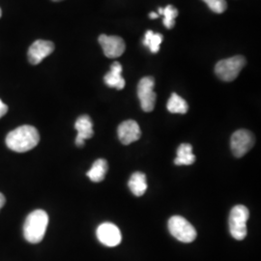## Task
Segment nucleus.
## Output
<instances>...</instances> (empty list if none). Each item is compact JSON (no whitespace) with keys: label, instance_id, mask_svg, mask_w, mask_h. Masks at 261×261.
Here are the masks:
<instances>
[{"label":"nucleus","instance_id":"obj_17","mask_svg":"<svg viewBox=\"0 0 261 261\" xmlns=\"http://www.w3.org/2000/svg\"><path fill=\"white\" fill-rule=\"evenodd\" d=\"M167 109L171 113L185 114L189 111V106L182 97H180L178 94L172 93L168 99Z\"/></svg>","mask_w":261,"mask_h":261},{"label":"nucleus","instance_id":"obj_1","mask_svg":"<svg viewBox=\"0 0 261 261\" xmlns=\"http://www.w3.org/2000/svg\"><path fill=\"white\" fill-rule=\"evenodd\" d=\"M40 141L37 129L30 125H23L11 130L6 137V145L15 152L23 153L36 147Z\"/></svg>","mask_w":261,"mask_h":261},{"label":"nucleus","instance_id":"obj_21","mask_svg":"<svg viewBox=\"0 0 261 261\" xmlns=\"http://www.w3.org/2000/svg\"><path fill=\"white\" fill-rule=\"evenodd\" d=\"M8 112V107L0 100V118L3 117Z\"/></svg>","mask_w":261,"mask_h":261},{"label":"nucleus","instance_id":"obj_2","mask_svg":"<svg viewBox=\"0 0 261 261\" xmlns=\"http://www.w3.org/2000/svg\"><path fill=\"white\" fill-rule=\"evenodd\" d=\"M48 216L44 210L38 209L28 215L23 225V235L27 241L32 244L40 243L47 231Z\"/></svg>","mask_w":261,"mask_h":261},{"label":"nucleus","instance_id":"obj_9","mask_svg":"<svg viewBox=\"0 0 261 261\" xmlns=\"http://www.w3.org/2000/svg\"><path fill=\"white\" fill-rule=\"evenodd\" d=\"M97 238L107 247H116L122 240L120 229L112 223H103L97 228Z\"/></svg>","mask_w":261,"mask_h":261},{"label":"nucleus","instance_id":"obj_19","mask_svg":"<svg viewBox=\"0 0 261 261\" xmlns=\"http://www.w3.org/2000/svg\"><path fill=\"white\" fill-rule=\"evenodd\" d=\"M164 16V24L168 29H171L174 28L175 25V19L177 18L178 10L172 6V5H168L163 9V14Z\"/></svg>","mask_w":261,"mask_h":261},{"label":"nucleus","instance_id":"obj_7","mask_svg":"<svg viewBox=\"0 0 261 261\" xmlns=\"http://www.w3.org/2000/svg\"><path fill=\"white\" fill-rule=\"evenodd\" d=\"M254 145V137L250 130H238L231 136L230 147L234 156L241 158Z\"/></svg>","mask_w":261,"mask_h":261},{"label":"nucleus","instance_id":"obj_24","mask_svg":"<svg viewBox=\"0 0 261 261\" xmlns=\"http://www.w3.org/2000/svg\"><path fill=\"white\" fill-rule=\"evenodd\" d=\"M53 1H55V2H59V1H62V0H53Z\"/></svg>","mask_w":261,"mask_h":261},{"label":"nucleus","instance_id":"obj_22","mask_svg":"<svg viewBox=\"0 0 261 261\" xmlns=\"http://www.w3.org/2000/svg\"><path fill=\"white\" fill-rule=\"evenodd\" d=\"M5 204V197L0 193V209Z\"/></svg>","mask_w":261,"mask_h":261},{"label":"nucleus","instance_id":"obj_14","mask_svg":"<svg viewBox=\"0 0 261 261\" xmlns=\"http://www.w3.org/2000/svg\"><path fill=\"white\" fill-rule=\"evenodd\" d=\"M128 186L133 195L136 196H143L147 191L146 175L140 171L133 173L128 182Z\"/></svg>","mask_w":261,"mask_h":261},{"label":"nucleus","instance_id":"obj_4","mask_svg":"<svg viewBox=\"0 0 261 261\" xmlns=\"http://www.w3.org/2000/svg\"><path fill=\"white\" fill-rule=\"evenodd\" d=\"M245 65L246 59L244 56H233L219 61L215 67V73L220 80L224 82H233Z\"/></svg>","mask_w":261,"mask_h":261},{"label":"nucleus","instance_id":"obj_18","mask_svg":"<svg viewBox=\"0 0 261 261\" xmlns=\"http://www.w3.org/2000/svg\"><path fill=\"white\" fill-rule=\"evenodd\" d=\"M164 40V36L160 33H154L152 30H147L145 33L143 45L149 47L152 54H157L160 50V46Z\"/></svg>","mask_w":261,"mask_h":261},{"label":"nucleus","instance_id":"obj_13","mask_svg":"<svg viewBox=\"0 0 261 261\" xmlns=\"http://www.w3.org/2000/svg\"><path fill=\"white\" fill-rule=\"evenodd\" d=\"M122 66L119 62H113L110 72L105 75L103 82L109 87L121 90L125 86V80L122 76Z\"/></svg>","mask_w":261,"mask_h":261},{"label":"nucleus","instance_id":"obj_8","mask_svg":"<svg viewBox=\"0 0 261 261\" xmlns=\"http://www.w3.org/2000/svg\"><path fill=\"white\" fill-rule=\"evenodd\" d=\"M55 50V44L50 41L37 40L28 49V61L32 65H37Z\"/></svg>","mask_w":261,"mask_h":261},{"label":"nucleus","instance_id":"obj_15","mask_svg":"<svg viewBox=\"0 0 261 261\" xmlns=\"http://www.w3.org/2000/svg\"><path fill=\"white\" fill-rule=\"evenodd\" d=\"M196 162V156L193 153V147L189 143H182L177 149L174 164L176 166H191Z\"/></svg>","mask_w":261,"mask_h":261},{"label":"nucleus","instance_id":"obj_23","mask_svg":"<svg viewBox=\"0 0 261 261\" xmlns=\"http://www.w3.org/2000/svg\"><path fill=\"white\" fill-rule=\"evenodd\" d=\"M149 18L150 19H158L159 15L157 13H154V12H152V13H150L149 14Z\"/></svg>","mask_w":261,"mask_h":261},{"label":"nucleus","instance_id":"obj_5","mask_svg":"<svg viewBox=\"0 0 261 261\" xmlns=\"http://www.w3.org/2000/svg\"><path fill=\"white\" fill-rule=\"evenodd\" d=\"M168 230L178 241L192 243L196 238V228L181 216H173L168 221Z\"/></svg>","mask_w":261,"mask_h":261},{"label":"nucleus","instance_id":"obj_20","mask_svg":"<svg viewBox=\"0 0 261 261\" xmlns=\"http://www.w3.org/2000/svg\"><path fill=\"white\" fill-rule=\"evenodd\" d=\"M208 5L209 9L216 14H222L227 8V3L225 0H202Z\"/></svg>","mask_w":261,"mask_h":261},{"label":"nucleus","instance_id":"obj_12","mask_svg":"<svg viewBox=\"0 0 261 261\" xmlns=\"http://www.w3.org/2000/svg\"><path fill=\"white\" fill-rule=\"evenodd\" d=\"M75 129L77 132L75 144L79 147L84 146L85 140L93 137V123L88 115L80 116L75 123Z\"/></svg>","mask_w":261,"mask_h":261},{"label":"nucleus","instance_id":"obj_3","mask_svg":"<svg viewBox=\"0 0 261 261\" xmlns=\"http://www.w3.org/2000/svg\"><path fill=\"white\" fill-rule=\"evenodd\" d=\"M250 218L249 209L244 205L234 206L229 214V231L234 239L242 241L247 236V222Z\"/></svg>","mask_w":261,"mask_h":261},{"label":"nucleus","instance_id":"obj_25","mask_svg":"<svg viewBox=\"0 0 261 261\" xmlns=\"http://www.w3.org/2000/svg\"><path fill=\"white\" fill-rule=\"evenodd\" d=\"M1 16H2V11L0 9V18H1Z\"/></svg>","mask_w":261,"mask_h":261},{"label":"nucleus","instance_id":"obj_10","mask_svg":"<svg viewBox=\"0 0 261 261\" xmlns=\"http://www.w3.org/2000/svg\"><path fill=\"white\" fill-rule=\"evenodd\" d=\"M99 43L103 48L105 56L109 58H117L121 56L125 49V42L119 36H108L102 34L99 36Z\"/></svg>","mask_w":261,"mask_h":261},{"label":"nucleus","instance_id":"obj_11","mask_svg":"<svg viewBox=\"0 0 261 261\" xmlns=\"http://www.w3.org/2000/svg\"><path fill=\"white\" fill-rule=\"evenodd\" d=\"M118 138L124 145H129L130 143L137 141L141 137L139 124L134 120H127L122 122L117 129Z\"/></svg>","mask_w":261,"mask_h":261},{"label":"nucleus","instance_id":"obj_6","mask_svg":"<svg viewBox=\"0 0 261 261\" xmlns=\"http://www.w3.org/2000/svg\"><path fill=\"white\" fill-rule=\"evenodd\" d=\"M155 80L152 76L142 77L138 85V96L140 107L145 112H151L155 108L157 95L154 91Z\"/></svg>","mask_w":261,"mask_h":261},{"label":"nucleus","instance_id":"obj_16","mask_svg":"<svg viewBox=\"0 0 261 261\" xmlns=\"http://www.w3.org/2000/svg\"><path fill=\"white\" fill-rule=\"evenodd\" d=\"M108 168V162L103 159H98L94 162L92 167L87 171L86 175L92 182L99 183L105 179Z\"/></svg>","mask_w":261,"mask_h":261}]
</instances>
